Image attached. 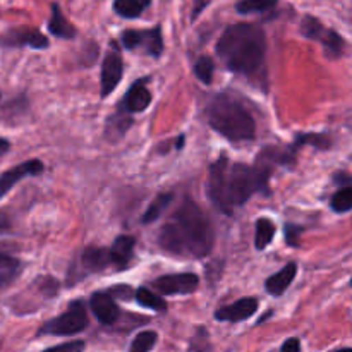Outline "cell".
Here are the masks:
<instances>
[{
	"instance_id": "1",
	"label": "cell",
	"mask_w": 352,
	"mask_h": 352,
	"mask_svg": "<svg viewBox=\"0 0 352 352\" xmlns=\"http://www.w3.org/2000/svg\"><path fill=\"white\" fill-rule=\"evenodd\" d=\"M213 227L208 217L192 199H184L160 230L158 243L162 250L179 256H208L213 248Z\"/></svg>"
},
{
	"instance_id": "2",
	"label": "cell",
	"mask_w": 352,
	"mask_h": 352,
	"mask_svg": "<svg viewBox=\"0 0 352 352\" xmlns=\"http://www.w3.org/2000/svg\"><path fill=\"white\" fill-rule=\"evenodd\" d=\"M267 36L256 24H232L217 43V55L227 69L239 74H253L263 65Z\"/></svg>"
},
{
	"instance_id": "3",
	"label": "cell",
	"mask_w": 352,
	"mask_h": 352,
	"mask_svg": "<svg viewBox=\"0 0 352 352\" xmlns=\"http://www.w3.org/2000/svg\"><path fill=\"white\" fill-rule=\"evenodd\" d=\"M208 122L212 129L229 141H250L256 126L251 113L230 96L219 95L208 105Z\"/></svg>"
},
{
	"instance_id": "4",
	"label": "cell",
	"mask_w": 352,
	"mask_h": 352,
	"mask_svg": "<svg viewBox=\"0 0 352 352\" xmlns=\"http://www.w3.org/2000/svg\"><path fill=\"white\" fill-rule=\"evenodd\" d=\"M268 160L258 158L256 165L250 167L244 164H232L227 167V198L230 206H241L251 198L256 191H268V179H270L274 164L270 151H263Z\"/></svg>"
},
{
	"instance_id": "5",
	"label": "cell",
	"mask_w": 352,
	"mask_h": 352,
	"mask_svg": "<svg viewBox=\"0 0 352 352\" xmlns=\"http://www.w3.org/2000/svg\"><path fill=\"white\" fill-rule=\"evenodd\" d=\"M86 327H88V315L85 305L79 299H74L62 315L45 323L43 329L40 330V336H74L82 332Z\"/></svg>"
},
{
	"instance_id": "6",
	"label": "cell",
	"mask_w": 352,
	"mask_h": 352,
	"mask_svg": "<svg viewBox=\"0 0 352 352\" xmlns=\"http://www.w3.org/2000/svg\"><path fill=\"white\" fill-rule=\"evenodd\" d=\"M227 167H229V162L226 157H220L215 164H212L208 172V181H206V192H208L210 201L220 212L230 215L234 208L227 198Z\"/></svg>"
},
{
	"instance_id": "7",
	"label": "cell",
	"mask_w": 352,
	"mask_h": 352,
	"mask_svg": "<svg viewBox=\"0 0 352 352\" xmlns=\"http://www.w3.org/2000/svg\"><path fill=\"white\" fill-rule=\"evenodd\" d=\"M122 45L127 50H138L143 48L148 55L151 57H160L164 52V40H162V30L160 26L153 28V30L138 31V30H127L122 33Z\"/></svg>"
},
{
	"instance_id": "8",
	"label": "cell",
	"mask_w": 352,
	"mask_h": 352,
	"mask_svg": "<svg viewBox=\"0 0 352 352\" xmlns=\"http://www.w3.org/2000/svg\"><path fill=\"white\" fill-rule=\"evenodd\" d=\"M124 74V62L120 57L119 50L113 45L112 50L105 55V60L102 64V81H100V95L102 98H107L113 89L117 88V85L120 82Z\"/></svg>"
},
{
	"instance_id": "9",
	"label": "cell",
	"mask_w": 352,
	"mask_h": 352,
	"mask_svg": "<svg viewBox=\"0 0 352 352\" xmlns=\"http://www.w3.org/2000/svg\"><path fill=\"white\" fill-rule=\"evenodd\" d=\"M199 278L195 274H175L164 275V277L153 280V287L160 294L177 296V294H191L198 289Z\"/></svg>"
},
{
	"instance_id": "10",
	"label": "cell",
	"mask_w": 352,
	"mask_h": 352,
	"mask_svg": "<svg viewBox=\"0 0 352 352\" xmlns=\"http://www.w3.org/2000/svg\"><path fill=\"white\" fill-rule=\"evenodd\" d=\"M0 45L3 47H31V48H47L48 40L45 34L31 28H16L7 31L0 36Z\"/></svg>"
},
{
	"instance_id": "11",
	"label": "cell",
	"mask_w": 352,
	"mask_h": 352,
	"mask_svg": "<svg viewBox=\"0 0 352 352\" xmlns=\"http://www.w3.org/2000/svg\"><path fill=\"white\" fill-rule=\"evenodd\" d=\"M41 172H43V164L40 160H28L24 164L17 165V167L10 168V170L3 172L0 175V198L6 196L26 175H40Z\"/></svg>"
},
{
	"instance_id": "12",
	"label": "cell",
	"mask_w": 352,
	"mask_h": 352,
	"mask_svg": "<svg viewBox=\"0 0 352 352\" xmlns=\"http://www.w3.org/2000/svg\"><path fill=\"white\" fill-rule=\"evenodd\" d=\"M258 306H260V302L256 298H243L234 305L217 309L215 318L219 322H243V320L251 318L258 311Z\"/></svg>"
},
{
	"instance_id": "13",
	"label": "cell",
	"mask_w": 352,
	"mask_h": 352,
	"mask_svg": "<svg viewBox=\"0 0 352 352\" xmlns=\"http://www.w3.org/2000/svg\"><path fill=\"white\" fill-rule=\"evenodd\" d=\"M89 306H91V311L95 313V316L102 325H113L119 320L120 311L110 294L95 292L89 299Z\"/></svg>"
},
{
	"instance_id": "14",
	"label": "cell",
	"mask_w": 352,
	"mask_h": 352,
	"mask_svg": "<svg viewBox=\"0 0 352 352\" xmlns=\"http://www.w3.org/2000/svg\"><path fill=\"white\" fill-rule=\"evenodd\" d=\"M151 103V93L146 88V79H140L134 82L127 91L126 98H124L122 107L127 112H143L150 107Z\"/></svg>"
},
{
	"instance_id": "15",
	"label": "cell",
	"mask_w": 352,
	"mask_h": 352,
	"mask_svg": "<svg viewBox=\"0 0 352 352\" xmlns=\"http://www.w3.org/2000/svg\"><path fill=\"white\" fill-rule=\"evenodd\" d=\"M296 274H298V265L294 261L285 265L278 274H275L274 277L267 278L265 282V287H267V292L272 296H282L289 289V285L294 280Z\"/></svg>"
},
{
	"instance_id": "16",
	"label": "cell",
	"mask_w": 352,
	"mask_h": 352,
	"mask_svg": "<svg viewBox=\"0 0 352 352\" xmlns=\"http://www.w3.org/2000/svg\"><path fill=\"white\" fill-rule=\"evenodd\" d=\"M134 244H136L134 237H131V236L117 237V239L113 241L112 248L109 250L110 261H112L113 265H117L119 268L126 267V265L129 263L131 256H133Z\"/></svg>"
},
{
	"instance_id": "17",
	"label": "cell",
	"mask_w": 352,
	"mask_h": 352,
	"mask_svg": "<svg viewBox=\"0 0 352 352\" xmlns=\"http://www.w3.org/2000/svg\"><path fill=\"white\" fill-rule=\"evenodd\" d=\"M82 267L88 272L95 274V272H102L109 267L112 261H110V253L109 250H103V248H86L85 253L81 256Z\"/></svg>"
},
{
	"instance_id": "18",
	"label": "cell",
	"mask_w": 352,
	"mask_h": 352,
	"mask_svg": "<svg viewBox=\"0 0 352 352\" xmlns=\"http://www.w3.org/2000/svg\"><path fill=\"white\" fill-rule=\"evenodd\" d=\"M48 30H50V33L54 36L64 38V40H72L76 36V28L65 19L57 3L52 6V19L48 23Z\"/></svg>"
},
{
	"instance_id": "19",
	"label": "cell",
	"mask_w": 352,
	"mask_h": 352,
	"mask_svg": "<svg viewBox=\"0 0 352 352\" xmlns=\"http://www.w3.org/2000/svg\"><path fill=\"white\" fill-rule=\"evenodd\" d=\"M318 41H322L323 48H325L329 57H333V58L342 57L344 50H346V41H344V38L340 36L339 33H336L333 30H327V28H323V31L318 36Z\"/></svg>"
},
{
	"instance_id": "20",
	"label": "cell",
	"mask_w": 352,
	"mask_h": 352,
	"mask_svg": "<svg viewBox=\"0 0 352 352\" xmlns=\"http://www.w3.org/2000/svg\"><path fill=\"white\" fill-rule=\"evenodd\" d=\"M172 199H174V195H172V192H164V195H158L157 198L150 203V206H148L146 212L143 213V219H141V222L151 223V222H155V220L160 219V215L165 212V210H167V206L170 205Z\"/></svg>"
},
{
	"instance_id": "21",
	"label": "cell",
	"mask_w": 352,
	"mask_h": 352,
	"mask_svg": "<svg viewBox=\"0 0 352 352\" xmlns=\"http://www.w3.org/2000/svg\"><path fill=\"white\" fill-rule=\"evenodd\" d=\"M150 2L151 0H116L113 10L126 19H133V17L140 16L150 6Z\"/></svg>"
},
{
	"instance_id": "22",
	"label": "cell",
	"mask_w": 352,
	"mask_h": 352,
	"mask_svg": "<svg viewBox=\"0 0 352 352\" xmlns=\"http://www.w3.org/2000/svg\"><path fill=\"white\" fill-rule=\"evenodd\" d=\"M21 263L9 254H0V289L9 285L19 275Z\"/></svg>"
},
{
	"instance_id": "23",
	"label": "cell",
	"mask_w": 352,
	"mask_h": 352,
	"mask_svg": "<svg viewBox=\"0 0 352 352\" xmlns=\"http://www.w3.org/2000/svg\"><path fill=\"white\" fill-rule=\"evenodd\" d=\"M275 223L268 219H260L256 222V236H254V246L256 250H265L275 237Z\"/></svg>"
},
{
	"instance_id": "24",
	"label": "cell",
	"mask_w": 352,
	"mask_h": 352,
	"mask_svg": "<svg viewBox=\"0 0 352 352\" xmlns=\"http://www.w3.org/2000/svg\"><path fill=\"white\" fill-rule=\"evenodd\" d=\"M136 301L140 302L141 306H144V308L153 309V311L164 313L165 309H167V302H165L164 299L160 298V296L155 294V292H151L150 289H146V287L138 289V291H136Z\"/></svg>"
},
{
	"instance_id": "25",
	"label": "cell",
	"mask_w": 352,
	"mask_h": 352,
	"mask_svg": "<svg viewBox=\"0 0 352 352\" xmlns=\"http://www.w3.org/2000/svg\"><path fill=\"white\" fill-rule=\"evenodd\" d=\"M302 144H315V146L322 148V150H325V148L330 146V140L327 136H323V134H299L298 138H296L294 144H292L291 148H289V153H291V158L294 157L296 150L298 148H301ZM294 160V158H292Z\"/></svg>"
},
{
	"instance_id": "26",
	"label": "cell",
	"mask_w": 352,
	"mask_h": 352,
	"mask_svg": "<svg viewBox=\"0 0 352 352\" xmlns=\"http://www.w3.org/2000/svg\"><path fill=\"white\" fill-rule=\"evenodd\" d=\"M278 0H239L236 3V10L239 14H253L265 12V10L275 7Z\"/></svg>"
},
{
	"instance_id": "27",
	"label": "cell",
	"mask_w": 352,
	"mask_h": 352,
	"mask_svg": "<svg viewBox=\"0 0 352 352\" xmlns=\"http://www.w3.org/2000/svg\"><path fill=\"white\" fill-rule=\"evenodd\" d=\"M332 210L337 213H347L352 208V188L346 186V188H340L339 191L333 195L332 198Z\"/></svg>"
},
{
	"instance_id": "28",
	"label": "cell",
	"mask_w": 352,
	"mask_h": 352,
	"mask_svg": "<svg viewBox=\"0 0 352 352\" xmlns=\"http://www.w3.org/2000/svg\"><path fill=\"white\" fill-rule=\"evenodd\" d=\"M157 332H151V330H146V332H141L134 337L133 344H131L129 352H150L153 349V346L157 344Z\"/></svg>"
},
{
	"instance_id": "29",
	"label": "cell",
	"mask_w": 352,
	"mask_h": 352,
	"mask_svg": "<svg viewBox=\"0 0 352 352\" xmlns=\"http://www.w3.org/2000/svg\"><path fill=\"white\" fill-rule=\"evenodd\" d=\"M213 69H215V65H213L212 58L206 57V55L205 57H199L195 65L196 78H198L201 82H205V85H210L213 79Z\"/></svg>"
},
{
	"instance_id": "30",
	"label": "cell",
	"mask_w": 352,
	"mask_h": 352,
	"mask_svg": "<svg viewBox=\"0 0 352 352\" xmlns=\"http://www.w3.org/2000/svg\"><path fill=\"white\" fill-rule=\"evenodd\" d=\"M323 24L320 23L316 17H311V16H306L305 19H302L301 23V33L305 34L306 38H309V40H318L320 33L323 31Z\"/></svg>"
},
{
	"instance_id": "31",
	"label": "cell",
	"mask_w": 352,
	"mask_h": 352,
	"mask_svg": "<svg viewBox=\"0 0 352 352\" xmlns=\"http://www.w3.org/2000/svg\"><path fill=\"white\" fill-rule=\"evenodd\" d=\"M131 122H133V120H131L129 117H124L117 113L116 117H112V119L109 120V126H107V136L116 134V136L120 138L124 133H126L127 127L131 126Z\"/></svg>"
},
{
	"instance_id": "32",
	"label": "cell",
	"mask_w": 352,
	"mask_h": 352,
	"mask_svg": "<svg viewBox=\"0 0 352 352\" xmlns=\"http://www.w3.org/2000/svg\"><path fill=\"white\" fill-rule=\"evenodd\" d=\"M85 342L82 340H72V342H65L60 344V346L50 347V349L43 351V352H82L85 351Z\"/></svg>"
},
{
	"instance_id": "33",
	"label": "cell",
	"mask_w": 352,
	"mask_h": 352,
	"mask_svg": "<svg viewBox=\"0 0 352 352\" xmlns=\"http://www.w3.org/2000/svg\"><path fill=\"white\" fill-rule=\"evenodd\" d=\"M208 337H206V332L205 330H199L198 336L192 339L191 342V347H189V352H206L208 349Z\"/></svg>"
},
{
	"instance_id": "34",
	"label": "cell",
	"mask_w": 352,
	"mask_h": 352,
	"mask_svg": "<svg viewBox=\"0 0 352 352\" xmlns=\"http://www.w3.org/2000/svg\"><path fill=\"white\" fill-rule=\"evenodd\" d=\"M302 229L298 226H292V223H287L285 226V239H287L289 246L296 248L299 244V236H301Z\"/></svg>"
},
{
	"instance_id": "35",
	"label": "cell",
	"mask_w": 352,
	"mask_h": 352,
	"mask_svg": "<svg viewBox=\"0 0 352 352\" xmlns=\"http://www.w3.org/2000/svg\"><path fill=\"white\" fill-rule=\"evenodd\" d=\"M280 352H301V340L296 339V337H291L284 342Z\"/></svg>"
},
{
	"instance_id": "36",
	"label": "cell",
	"mask_w": 352,
	"mask_h": 352,
	"mask_svg": "<svg viewBox=\"0 0 352 352\" xmlns=\"http://www.w3.org/2000/svg\"><path fill=\"white\" fill-rule=\"evenodd\" d=\"M110 294L119 296V298H122V299L133 298V291H131L127 285H113V287L110 289Z\"/></svg>"
},
{
	"instance_id": "37",
	"label": "cell",
	"mask_w": 352,
	"mask_h": 352,
	"mask_svg": "<svg viewBox=\"0 0 352 352\" xmlns=\"http://www.w3.org/2000/svg\"><path fill=\"white\" fill-rule=\"evenodd\" d=\"M210 3V0H195V7H192V14H191V19L195 21L196 17L199 16V14L203 12V9H205L206 6Z\"/></svg>"
},
{
	"instance_id": "38",
	"label": "cell",
	"mask_w": 352,
	"mask_h": 352,
	"mask_svg": "<svg viewBox=\"0 0 352 352\" xmlns=\"http://www.w3.org/2000/svg\"><path fill=\"white\" fill-rule=\"evenodd\" d=\"M333 181L339 182V184H344V188H346V186H351V177L347 172H340V174H337Z\"/></svg>"
},
{
	"instance_id": "39",
	"label": "cell",
	"mask_w": 352,
	"mask_h": 352,
	"mask_svg": "<svg viewBox=\"0 0 352 352\" xmlns=\"http://www.w3.org/2000/svg\"><path fill=\"white\" fill-rule=\"evenodd\" d=\"M9 148H10L9 141L3 140V138H0V157L7 153V151H9Z\"/></svg>"
},
{
	"instance_id": "40",
	"label": "cell",
	"mask_w": 352,
	"mask_h": 352,
	"mask_svg": "<svg viewBox=\"0 0 352 352\" xmlns=\"http://www.w3.org/2000/svg\"><path fill=\"white\" fill-rule=\"evenodd\" d=\"M182 144H184V136H181L177 140V148H179V150H181V148H182Z\"/></svg>"
},
{
	"instance_id": "41",
	"label": "cell",
	"mask_w": 352,
	"mask_h": 352,
	"mask_svg": "<svg viewBox=\"0 0 352 352\" xmlns=\"http://www.w3.org/2000/svg\"><path fill=\"white\" fill-rule=\"evenodd\" d=\"M336 352H352L349 347H344V349H339V351H336Z\"/></svg>"
}]
</instances>
